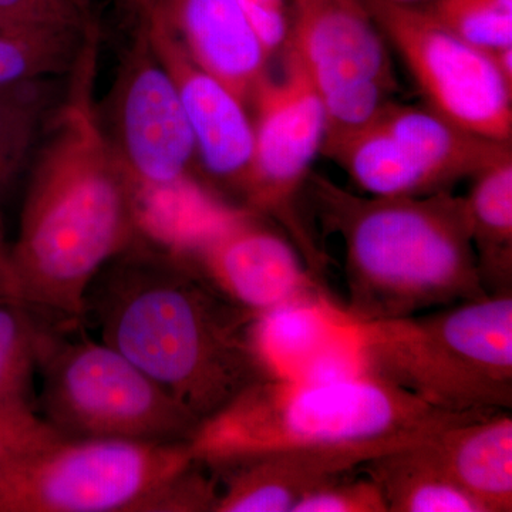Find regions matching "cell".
Instances as JSON below:
<instances>
[{
  "mask_svg": "<svg viewBox=\"0 0 512 512\" xmlns=\"http://www.w3.org/2000/svg\"><path fill=\"white\" fill-rule=\"evenodd\" d=\"M37 373L45 419L67 440L190 441L200 421L104 342L43 323Z\"/></svg>",
  "mask_w": 512,
  "mask_h": 512,
  "instance_id": "obj_7",
  "label": "cell"
},
{
  "mask_svg": "<svg viewBox=\"0 0 512 512\" xmlns=\"http://www.w3.org/2000/svg\"><path fill=\"white\" fill-rule=\"evenodd\" d=\"M64 439L43 416L30 407L0 409V466L56 446Z\"/></svg>",
  "mask_w": 512,
  "mask_h": 512,
  "instance_id": "obj_25",
  "label": "cell"
},
{
  "mask_svg": "<svg viewBox=\"0 0 512 512\" xmlns=\"http://www.w3.org/2000/svg\"><path fill=\"white\" fill-rule=\"evenodd\" d=\"M92 2L93 0H70V3H72L74 9L79 12V15L82 16L86 25H90V23L94 22L92 15Z\"/></svg>",
  "mask_w": 512,
  "mask_h": 512,
  "instance_id": "obj_30",
  "label": "cell"
},
{
  "mask_svg": "<svg viewBox=\"0 0 512 512\" xmlns=\"http://www.w3.org/2000/svg\"><path fill=\"white\" fill-rule=\"evenodd\" d=\"M424 441L362 466L382 490L389 512H484L448 476Z\"/></svg>",
  "mask_w": 512,
  "mask_h": 512,
  "instance_id": "obj_19",
  "label": "cell"
},
{
  "mask_svg": "<svg viewBox=\"0 0 512 512\" xmlns=\"http://www.w3.org/2000/svg\"><path fill=\"white\" fill-rule=\"evenodd\" d=\"M97 60L96 25L30 160L18 238L10 245L20 301L72 328L84 322L94 278L141 238L133 188L94 103Z\"/></svg>",
  "mask_w": 512,
  "mask_h": 512,
  "instance_id": "obj_1",
  "label": "cell"
},
{
  "mask_svg": "<svg viewBox=\"0 0 512 512\" xmlns=\"http://www.w3.org/2000/svg\"><path fill=\"white\" fill-rule=\"evenodd\" d=\"M256 36L271 57L281 56L291 43L289 0H237Z\"/></svg>",
  "mask_w": 512,
  "mask_h": 512,
  "instance_id": "obj_27",
  "label": "cell"
},
{
  "mask_svg": "<svg viewBox=\"0 0 512 512\" xmlns=\"http://www.w3.org/2000/svg\"><path fill=\"white\" fill-rule=\"evenodd\" d=\"M363 2L427 107L478 136L512 143V84L490 53L468 45L427 10Z\"/></svg>",
  "mask_w": 512,
  "mask_h": 512,
  "instance_id": "obj_10",
  "label": "cell"
},
{
  "mask_svg": "<svg viewBox=\"0 0 512 512\" xmlns=\"http://www.w3.org/2000/svg\"><path fill=\"white\" fill-rule=\"evenodd\" d=\"M43 323L19 301H0V407L33 409Z\"/></svg>",
  "mask_w": 512,
  "mask_h": 512,
  "instance_id": "obj_23",
  "label": "cell"
},
{
  "mask_svg": "<svg viewBox=\"0 0 512 512\" xmlns=\"http://www.w3.org/2000/svg\"><path fill=\"white\" fill-rule=\"evenodd\" d=\"M252 340L269 377L316 380L365 375L355 318L329 293L256 316Z\"/></svg>",
  "mask_w": 512,
  "mask_h": 512,
  "instance_id": "obj_14",
  "label": "cell"
},
{
  "mask_svg": "<svg viewBox=\"0 0 512 512\" xmlns=\"http://www.w3.org/2000/svg\"><path fill=\"white\" fill-rule=\"evenodd\" d=\"M289 5V46L325 104L326 138L365 126L399 90L390 47L365 2L289 0Z\"/></svg>",
  "mask_w": 512,
  "mask_h": 512,
  "instance_id": "obj_11",
  "label": "cell"
},
{
  "mask_svg": "<svg viewBox=\"0 0 512 512\" xmlns=\"http://www.w3.org/2000/svg\"><path fill=\"white\" fill-rule=\"evenodd\" d=\"M424 10L485 53L512 46V0H434Z\"/></svg>",
  "mask_w": 512,
  "mask_h": 512,
  "instance_id": "obj_24",
  "label": "cell"
},
{
  "mask_svg": "<svg viewBox=\"0 0 512 512\" xmlns=\"http://www.w3.org/2000/svg\"><path fill=\"white\" fill-rule=\"evenodd\" d=\"M138 18L177 87L194 137L197 163L215 184L239 197L254 154V123L247 106L202 70L163 26L144 15Z\"/></svg>",
  "mask_w": 512,
  "mask_h": 512,
  "instance_id": "obj_13",
  "label": "cell"
},
{
  "mask_svg": "<svg viewBox=\"0 0 512 512\" xmlns=\"http://www.w3.org/2000/svg\"><path fill=\"white\" fill-rule=\"evenodd\" d=\"M49 25L89 26L70 0H0V28Z\"/></svg>",
  "mask_w": 512,
  "mask_h": 512,
  "instance_id": "obj_28",
  "label": "cell"
},
{
  "mask_svg": "<svg viewBox=\"0 0 512 512\" xmlns=\"http://www.w3.org/2000/svg\"><path fill=\"white\" fill-rule=\"evenodd\" d=\"M424 443L484 512L512 511V417L507 410L458 421Z\"/></svg>",
  "mask_w": 512,
  "mask_h": 512,
  "instance_id": "obj_18",
  "label": "cell"
},
{
  "mask_svg": "<svg viewBox=\"0 0 512 512\" xmlns=\"http://www.w3.org/2000/svg\"><path fill=\"white\" fill-rule=\"evenodd\" d=\"M101 342L116 349L198 421L268 379L256 316L211 288L184 259L138 239L101 269L86 295Z\"/></svg>",
  "mask_w": 512,
  "mask_h": 512,
  "instance_id": "obj_2",
  "label": "cell"
},
{
  "mask_svg": "<svg viewBox=\"0 0 512 512\" xmlns=\"http://www.w3.org/2000/svg\"><path fill=\"white\" fill-rule=\"evenodd\" d=\"M375 119L409 154L433 192L451 190L457 181L477 177L512 158V143L471 133L427 106L392 100Z\"/></svg>",
  "mask_w": 512,
  "mask_h": 512,
  "instance_id": "obj_16",
  "label": "cell"
},
{
  "mask_svg": "<svg viewBox=\"0 0 512 512\" xmlns=\"http://www.w3.org/2000/svg\"><path fill=\"white\" fill-rule=\"evenodd\" d=\"M141 15L163 26L202 70L251 106L271 74L272 57L237 0H151Z\"/></svg>",
  "mask_w": 512,
  "mask_h": 512,
  "instance_id": "obj_15",
  "label": "cell"
},
{
  "mask_svg": "<svg viewBox=\"0 0 512 512\" xmlns=\"http://www.w3.org/2000/svg\"><path fill=\"white\" fill-rule=\"evenodd\" d=\"M306 188L320 224L342 241L353 318H406L490 295L464 197L451 190L363 197L318 174Z\"/></svg>",
  "mask_w": 512,
  "mask_h": 512,
  "instance_id": "obj_3",
  "label": "cell"
},
{
  "mask_svg": "<svg viewBox=\"0 0 512 512\" xmlns=\"http://www.w3.org/2000/svg\"><path fill=\"white\" fill-rule=\"evenodd\" d=\"M292 512H389L379 485L370 477L330 481L306 495Z\"/></svg>",
  "mask_w": 512,
  "mask_h": 512,
  "instance_id": "obj_26",
  "label": "cell"
},
{
  "mask_svg": "<svg viewBox=\"0 0 512 512\" xmlns=\"http://www.w3.org/2000/svg\"><path fill=\"white\" fill-rule=\"evenodd\" d=\"M355 322L365 375L447 412L511 409L512 293L430 315Z\"/></svg>",
  "mask_w": 512,
  "mask_h": 512,
  "instance_id": "obj_5",
  "label": "cell"
},
{
  "mask_svg": "<svg viewBox=\"0 0 512 512\" xmlns=\"http://www.w3.org/2000/svg\"><path fill=\"white\" fill-rule=\"evenodd\" d=\"M92 25L0 28V87L72 72Z\"/></svg>",
  "mask_w": 512,
  "mask_h": 512,
  "instance_id": "obj_21",
  "label": "cell"
},
{
  "mask_svg": "<svg viewBox=\"0 0 512 512\" xmlns=\"http://www.w3.org/2000/svg\"><path fill=\"white\" fill-rule=\"evenodd\" d=\"M190 441L63 440L0 466V512L214 511Z\"/></svg>",
  "mask_w": 512,
  "mask_h": 512,
  "instance_id": "obj_6",
  "label": "cell"
},
{
  "mask_svg": "<svg viewBox=\"0 0 512 512\" xmlns=\"http://www.w3.org/2000/svg\"><path fill=\"white\" fill-rule=\"evenodd\" d=\"M168 251L254 316L328 293L291 239L244 207L222 204Z\"/></svg>",
  "mask_w": 512,
  "mask_h": 512,
  "instance_id": "obj_12",
  "label": "cell"
},
{
  "mask_svg": "<svg viewBox=\"0 0 512 512\" xmlns=\"http://www.w3.org/2000/svg\"><path fill=\"white\" fill-rule=\"evenodd\" d=\"M350 454L286 450L222 468L224 488L214 512H292L295 505L345 473L362 467Z\"/></svg>",
  "mask_w": 512,
  "mask_h": 512,
  "instance_id": "obj_17",
  "label": "cell"
},
{
  "mask_svg": "<svg viewBox=\"0 0 512 512\" xmlns=\"http://www.w3.org/2000/svg\"><path fill=\"white\" fill-rule=\"evenodd\" d=\"M281 59V76L269 74L252 97L254 154L239 198L242 207L275 221L325 281L328 256L306 227L298 202L322 151L328 114L295 50L286 47Z\"/></svg>",
  "mask_w": 512,
  "mask_h": 512,
  "instance_id": "obj_8",
  "label": "cell"
},
{
  "mask_svg": "<svg viewBox=\"0 0 512 512\" xmlns=\"http://www.w3.org/2000/svg\"><path fill=\"white\" fill-rule=\"evenodd\" d=\"M0 409H2V407H0Z\"/></svg>",
  "mask_w": 512,
  "mask_h": 512,
  "instance_id": "obj_34",
  "label": "cell"
},
{
  "mask_svg": "<svg viewBox=\"0 0 512 512\" xmlns=\"http://www.w3.org/2000/svg\"><path fill=\"white\" fill-rule=\"evenodd\" d=\"M497 412H447L370 375L249 384L201 421L195 460L222 470L274 451L350 454L363 461L421 443L451 424Z\"/></svg>",
  "mask_w": 512,
  "mask_h": 512,
  "instance_id": "obj_4",
  "label": "cell"
},
{
  "mask_svg": "<svg viewBox=\"0 0 512 512\" xmlns=\"http://www.w3.org/2000/svg\"><path fill=\"white\" fill-rule=\"evenodd\" d=\"M464 197L485 291L512 293V158L473 178Z\"/></svg>",
  "mask_w": 512,
  "mask_h": 512,
  "instance_id": "obj_20",
  "label": "cell"
},
{
  "mask_svg": "<svg viewBox=\"0 0 512 512\" xmlns=\"http://www.w3.org/2000/svg\"><path fill=\"white\" fill-rule=\"evenodd\" d=\"M397 5L410 6V8L427 9L434 0H390Z\"/></svg>",
  "mask_w": 512,
  "mask_h": 512,
  "instance_id": "obj_31",
  "label": "cell"
},
{
  "mask_svg": "<svg viewBox=\"0 0 512 512\" xmlns=\"http://www.w3.org/2000/svg\"><path fill=\"white\" fill-rule=\"evenodd\" d=\"M97 114L134 204L194 183L197 151L183 103L141 20Z\"/></svg>",
  "mask_w": 512,
  "mask_h": 512,
  "instance_id": "obj_9",
  "label": "cell"
},
{
  "mask_svg": "<svg viewBox=\"0 0 512 512\" xmlns=\"http://www.w3.org/2000/svg\"><path fill=\"white\" fill-rule=\"evenodd\" d=\"M0 301H20L18 281L13 269L10 245L6 241L5 225L0 215Z\"/></svg>",
  "mask_w": 512,
  "mask_h": 512,
  "instance_id": "obj_29",
  "label": "cell"
},
{
  "mask_svg": "<svg viewBox=\"0 0 512 512\" xmlns=\"http://www.w3.org/2000/svg\"><path fill=\"white\" fill-rule=\"evenodd\" d=\"M151 3V0H144V6H143V10L147 8L148 5H150ZM143 13V12H141Z\"/></svg>",
  "mask_w": 512,
  "mask_h": 512,
  "instance_id": "obj_33",
  "label": "cell"
},
{
  "mask_svg": "<svg viewBox=\"0 0 512 512\" xmlns=\"http://www.w3.org/2000/svg\"><path fill=\"white\" fill-rule=\"evenodd\" d=\"M60 96L55 79L0 87V198L32 160Z\"/></svg>",
  "mask_w": 512,
  "mask_h": 512,
  "instance_id": "obj_22",
  "label": "cell"
},
{
  "mask_svg": "<svg viewBox=\"0 0 512 512\" xmlns=\"http://www.w3.org/2000/svg\"><path fill=\"white\" fill-rule=\"evenodd\" d=\"M127 9L134 10L138 16L143 12L144 0H121Z\"/></svg>",
  "mask_w": 512,
  "mask_h": 512,
  "instance_id": "obj_32",
  "label": "cell"
}]
</instances>
